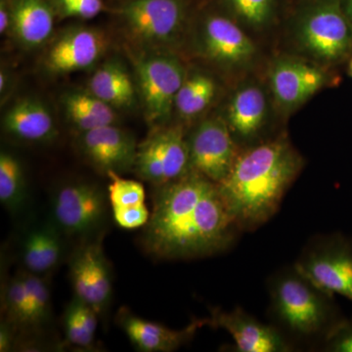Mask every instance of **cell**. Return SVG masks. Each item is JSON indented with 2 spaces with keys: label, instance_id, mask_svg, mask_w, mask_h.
<instances>
[{
  "label": "cell",
  "instance_id": "1",
  "mask_svg": "<svg viewBox=\"0 0 352 352\" xmlns=\"http://www.w3.org/2000/svg\"><path fill=\"white\" fill-rule=\"evenodd\" d=\"M241 233L219 185L190 170L179 179L155 187L141 244L154 258L183 261L226 252Z\"/></svg>",
  "mask_w": 352,
  "mask_h": 352
},
{
  "label": "cell",
  "instance_id": "2",
  "mask_svg": "<svg viewBox=\"0 0 352 352\" xmlns=\"http://www.w3.org/2000/svg\"><path fill=\"white\" fill-rule=\"evenodd\" d=\"M303 164L302 156L283 136L241 149L219 187L242 232L256 230L277 214Z\"/></svg>",
  "mask_w": 352,
  "mask_h": 352
},
{
  "label": "cell",
  "instance_id": "3",
  "mask_svg": "<svg viewBox=\"0 0 352 352\" xmlns=\"http://www.w3.org/2000/svg\"><path fill=\"white\" fill-rule=\"evenodd\" d=\"M268 319L296 349L321 351L322 346L346 319L333 295L324 291L295 265L285 266L267 281Z\"/></svg>",
  "mask_w": 352,
  "mask_h": 352
},
{
  "label": "cell",
  "instance_id": "4",
  "mask_svg": "<svg viewBox=\"0 0 352 352\" xmlns=\"http://www.w3.org/2000/svg\"><path fill=\"white\" fill-rule=\"evenodd\" d=\"M295 265L324 291L352 302V238L342 233L314 236Z\"/></svg>",
  "mask_w": 352,
  "mask_h": 352
},
{
  "label": "cell",
  "instance_id": "5",
  "mask_svg": "<svg viewBox=\"0 0 352 352\" xmlns=\"http://www.w3.org/2000/svg\"><path fill=\"white\" fill-rule=\"evenodd\" d=\"M303 47L325 62L344 59L352 50V25L342 0H314L305 7L298 25Z\"/></svg>",
  "mask_w": 352,
  "mask_h": 352
},
{
  "label": "cell",
  "instance_id": "6",
  "mask_svg": "<svg viewBox=\"0 0 352 352\" xmlns=\"http://www.w3.org/2000/svg\"><path fill=\"white\" fill-rule=\"evenodd\" d=\"M107 199L92 183H66L58 187L51 199L52 223L65 236L87 238L105 222Z\"/></svg>",
  "mask_w": 352,
  "mask_h": 352
},
{
  "label": "cell",
  "instance_id": "7",
  "mask_svg": "<svg viewBox=\"0 0 352 352\" xmlns=\"http://www.w3.org/2000/svg\"><path fill=\"white\" fill-rule=\"evenodd\" d=\"M133 170L155 187L179 179L190 170L187 140L180 127L154 132L138 147Z\"/></svg>",
  "mask_w": 352,
  "mask_h": 352
},
{
  "label": "cell",
  "instance_id": "8",
  "mask_svg": "<svg viewBox=\"0 0 352 352\" xmlns=\"http://www.w3.org/2000/svg\"><path fill=\"white\" fill-rule=\"evenodd\" d=\"M190 170L217 185L232 170L241 149L223 120H204L187 140Z\"/></svg>",
  "mask_w": 352,
  "mask_h": 352
},
{
  "label": "cell",
  "instance_id": "9",
  "mask_svg": "<svg viewBox=\"0 0 352 352\" xmlns=\"http://www.w3.org/2000/svg\"><path fill=\"white\" fill-rule=\"evenodd\" d=\"M69 276L75 298L98 314L107 310L112 298V276L101 240L82 241L74 250L69 259Z\"/></svg>",
  "mask_w": 352,
  "mask_h": 352
},
{
  "label": "cell",
  "instance_id": "10",
  "mask_svg": "<svg viewBox=\"0 0 352 352\" xmlns=\"http://www.w3.org/2000/svg\"><path fill=\"white\" fill-rule=\"evenodd\" d=\"M136 73L147 120L152 124L168 120L185 80L182 63L166 55H151L136 64Z\"/></svg>",
  "mask_w": 352,
  "mask_h": 352
},
{
  "label": "cell",
  "instance_id": "11",
  "mask_svg": "<svg viewBox=\"0 0 352 352\" xmlns=\"http://www.w3.org/2000/svg\"><path fill=\"white\" fill-rule=\"evenodd\" d=\"M120 13L138 38L163 43L171 41L182 29L186 8L183 0H129Z\"/></svg>",
  "mask_w": 352,
  "mask_h": 352
},
{
  "label": "cell",
  "instance_id": "12",
  "mask_svg": "<svg viewBox=\"0 0 352 352\" xmlns=\"http://www.w3.org/2000/svg\"><path fill=\"white\" fill-rule=\"evenodd\" d=\"M208 325L226 331L233 338L236 352H291V344L272 324L263 323L242 307L230 311L210 308Z\"/></svg>",
  "mask_w": 352,
  "mask_h": 352
},
{
  "label": "cell",
  "instance_id": "13",
  "mask_svg": "<svg viewBox=\"0 0 352 352\" xmlns=\"http://www.w3.org/2000/svg\"><path fill=\"white\" fill-rule=\"evenodd\" d=\"M78 144L82 156L106 175L133 170L138 145L133 136L115 124L80 132Z\"/></svg>",
  "mask_w": 352,
  "mask_h": 352
},
{
  "label": "cell",
  "instance_id": "14",
  "mask_svg": "<svg viewBox=\"0 0 352 352\" xmlns=\"http://www.w3.org/2000/svg\"><path fill=\"white\" fill-rule=\"evenodd\" d=\"M118 325L122 328L133 346L142 352L177 351L193 339L197 331L208 325V319L194 320L182 330H173L155 322L145 320L129 308H120Z\"/></svg>",
  "mask_w": 352,
  "mask_h": 352
},
{
  "label": "cell",
  "instance_id": "15",
  "mask_svg": "<svg viewBox=\"0 0 352 352\" xmlns=\"http://www.w3.org/2000/svg\"><path fill=\"white\" fill-rule=\"evenodd\" d=\"M105 48V38L100 32L87 28H76L65 32L52 44L46 57V65L53 73H71L92 66Z\"/></svg>",
  "mask_w": 352,
  "mask_h": 352
},
{
  "label": "cell",
  "instance_id": "16",
  "mask_svg": "<svg viewBox=\"0 0 352 352\" xmlns=\"http://www.w3.org/2000/svg\"><path fill=\"white\" fill-rule=\"evenodd\" d=\"M271 87L278 103L295 107L303 103L324 87V72L302 62L281 60L273 67Z\"/></svg>",
  "mask_w": 352,
  "mask_h": 352
},
{
  "label": "cell",
  "instance_id": "17",
  "mask_svg": "<svg viewBox=\"0 0 352 352\" xmlns=\"http://www.w3.org/2000/svg\"><path fill=\"white\" fill-rule=\"evenodd\" d=\"M203 43L208 56L224 64H241L251 59L256 47L239 25L223 16L205 21Z\"/></svg>",
  "mask_w": 352,
  "mask_h": 352
},
{
  "label": "cell",
  "instance_id": "18",
  "mask_svg": "<svg viewBox=\"0 0 352 352\" xmlns=\"http://www.w3.org/2000/svg\"><path fill=\"white\" fill-rule=\"evenodd\" d=\"M3 127L13 138L29 142H46L56 135L50 110L34 99L25 98L14 104L3 118Z\"/></svg>",
  "mask_w": 352,
  "mask_h": 352
},
{
  "label": "cell",
  "instance_id": "19",
  "mask_svg": "<svg viewBox=\"0 0 352 352\" xmlns=\"http://www.w3.org/2000/svg\"><path fill=\"white\" fill-rule=\"evenodd\" d=\"M54 9L45 0L11 1V27L25 46L45 43L54 28Z\"/></svg>",
  "mask_w": 352,
  "mask_h": 352
},
{
  "label": "cell",
  "instance_id": "20",
  "mask_svg": "<svg viewBox=\"0 0 352 352\" xmlns=\"http://www.w3.org/2000/svg\"><path fill=\"white\" fill-rule=\"evenodd\" d=\"M265 118V95L261 88L252 85L238 90L234 95L229 105L227 124L235 140L251 141L263 131Z\"/></svg>",
  "mask_w": 352,
  "mask_h": 352
},
{
  "label": "cell",
  "instance_id": "21",
  "mask_svg": "<svg viewBox=\"0 0 352 352\" xmlns=\"http://www.w3.org/2000/svg\"><path fill=\"white\" fill-rule=\"evenodd\" d=\"M62 235L52 222L28 234L22 248L25 270L41 276L54 270L63 256Z\"/></svg>",
  "mask_w": 352,
  "mask_h": 352
},
{
  "label": "cell",
  "instance_id": "22",
  "mask_svg": "<svg viewBox=\"0 0 352 352\" xmlns=\"http://www.w3.org/2000/svg\"><path fill=\"white\" fill-rule=\"evenodd\" d=\"M89 90L113 108L129 107L135 96L131 76L115 61L104 64L95 72L90 78Z\"/></svg>",
  "mask_w": 352,
  "mask_h": 352
},
{
  "label": "cell",
  "instance_id": "23",
  "mask_svg": "<svg viewBox=\"0 0 352 352\" xmlns=\"http://www.w3.org/2000/svg\"><path fill=\"white\" fill-rule=\"evenodd\" d=\"M64 106L69 122L82 132L115 124L117 122V113L112 106L90 92H73L66 95Z\"/></svg>",
  "mask_w": 352,
  "mask_h": 352
},
{
  "label": "cell",
  "instance_id": "24",
  "mask_svg": "<svg viewBox=\"0 0 352 352\" xmlns=\"http://www.w3.org/2000/svg\"><path fill=\"white\" fill-rule=\"evenodd\" d=\"M25 182L22 164L11 153L0 154V201L10 212H19L25 201Z\"/></svg>",
  "mask_w": 352,
  "mask_h": 352
},
{
  "label": "cell",
  "instance_id": "25",
  "mask_svg": "<svg viewBox=\"0 0 352 352\" xmlns=\"http://www.w3.org/2000/svg\"><path fill=\"white\" fill-rule=\"evenodd\" d=\"M215 83L204 74H196L185 78L175 98V107L184 118L199 115L214 98Z\"/></svg>",
  "mask_w": 352,
  "mask_h": 352
},
{
  "label": "cell",
  "instance_id": "26",
  "mask_svg": "<svg viewBox=\"0 0 352 352\" xmlns=\"http://www.w3.org/2000/svg\"><path fill=\"white\" fill-rule=\"evenodd\" d=\"M29 298V328L43 326L51 314V294L48 285L43 276L29 271H21Z\"/></svg>",
  "mask_w": 352,
  "mask_h": 352
},
{
  "label": "cell",
  "instance_id": "27",
  "mask_svg": "<svg viewBox=\"0 0 352 352\" xmlns=\"http://www.w3.org/2000/svg\"><path fill=\"white\" fill-rule=\"evenodd\" d=\"M2 310L6 319L16 328H29V298L21 272L6 284L2 295Z\"/></svg>",
  "mask_w": 352,
  "mask_h": 352
},
{
  "label": "cell",
  "instance_id": "28",
  "mask_svg": "<svg viewBox=\"0 0 352 352\" xmlns=\"http://www.w3.org/2000/svg\"><path fill=\"white\" fill-rule=\"evenodd\" d=\"M107 176L110 179L108 201L112 208L144 205L145 189L140 182L126 179L112 170L108 171Z\"/></svg>",
  "mask_w": 352,
  "mask_h": 352
},
{
  "label": "cell",
  "instance_id": "29",
  "mask_svg": "<svg viewBox=\"0 0 352 352\" xmlns=\"http://www.w3.org/2000/svg\"><path fill=\"white\" fill-rule=\"evenodd\" d=\"M236 17L245 24L261 28L270 22L275 8V0H226Z\"/></svg>",
  "mask_w": 352,
  "mask_h": 352
},
{
  "label": "cell",
  "instance_id": "30",
  "mask_svg": "<svg viewBox=\"0 0 352 352\" xmlns=\"http://www.w3.org/2000/svg\"><path fill=\"white\" fill-rule=\"evenodd\" d=\"M65 340L82 349H94L95 335L89 332L80 319L75 298L67 305L63 316Z\"/></svg>",
  "mask_w": 352,
  "mask_h": 352
},
{
  "label": "cell",
  "instance_id": "31",
  "mask_svg": "<svg viewBox=\"0 0 352 352\" xmlns=\"http://www.w3.org/2000/svg\"><path fill=\"white\" fill-rule=\"evenodd\" d=\"M55 12L62 17L91 19L103 9L102 0H51Z\"/></svg>",
  "mask_w": 352,
  "mask_h": 352
},
{
  "label": "cell",
  "instance_id": "32",
  "mask_svg": "<svg viewBox=\"0 0 352 352\" xmlns=\"http://www.w3.org/2000/svg\"><path fill=\"white\" fill-rule=\"evenodd\" d=\"M112 210L116 223L124 229H135L145 226L149 221L151 214L146 204L135 207L116 208Z\"/></svg>",
  "mask_w": 352,
  "mask_h": 352
},
{
  "label": "cell",
  "instance_id": "33",
  "mask_svg": "<svg viewBox=\"0 0 352 352\" xmlns=\"http://www.w3.org/2000/svg\"><path fill=\"white\" fill-rule=\"evenodd\" d=\"M322 351L352 352V317L346 318L339 327L331 333L322 346Z\"/></svg>",
  "mask_w": 352,
  "mask_h": 352
},
{
  "label": "cell",
  "instance_id": "34",
  "mask_svg": "<svg viewBox=\"0 0 352 352\" xmlns=\"http://www.w3.org/2000/svg\"><path fill=\"white\" fill-rule=\"evenodd\" d=\"M16 326L10 321L4 319L0 325V351H11L15 342Z\"/></svg>",
  "mask_w": 352,
  "mask_h": 352
},
{
  "label": "cell",
  "instance_id": "35",
  "mask_svg": "<svg viewBox=\"0 0 352 352\" xmlns=\"http://www.w3.org/2000/svg\"><path fill=\"white\" fill-rule=\"evenodd\" d=\"M11 24V3L8 0H1L0 3V32L4 34Z\"/></svg>",
  "mask_w": 352,
  "mask_h": 352
},
{
  "label": "cell",
  "instance_id": "36",
  "mask_svg": "<svg viewBox=\"0 0 352 352\" xmlns=\"http://www.w3.org/2000/svg\"><path fill=\"white\" fill-rule=\"evenodd\" d=\"M342 3L344 13H346L352 25V0H342Z\"/></svg>",
  "mask_w": 352,
  "mask_h": 352
},
{
  "label": "cell",
  "instance_id": "37",
  "mask_svg": "<svg viewBox=\"0 0 352 352\" xmlns=\"http://www.w3.org/2000/svg\"><path fill=\"white\" fill-rule=\"evenodd\" d=\"M6 76L3 73H1L0 75V90L3 91L4 88H6Z\"/></svg>",
  "mask_w": 352,
  "mask_h": 352
},
{
  "label": "cell",
  "instance_id": "38",
  "mask_svg": "<svg viewBox=\"0 0 352 352\" xmlns=\"http://www.w3.org/2000/svg\"><path fill=\"white\" fill-rule=\"evenodd\" d=\"M349 75L352 76V59L351 63H349Z\"/></svg>",
  "mask_w": 352,
  "mask_h": 352
}]
</instances>
